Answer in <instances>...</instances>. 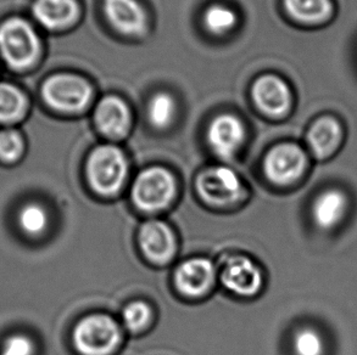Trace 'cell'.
Masks as SVG:
<instances>
[{
	"label": "cell",
	"instance_id": "obj_1",
	"mask_svg": "<svg viewBox=\"0 0 357 355\" xmlns=\"http://www.w3.org/2000/svg\"><path fill=\"white\" fill-rule=\"evenodd\" d=\"M39 50L38 36L27 21L14 17L0 26V54L10 68H29L38 58Z\"/></svg>",
	"mask_w": 357,
	"mask_h": 355
},
{
	"label": "cell",
	"instance_id": "obj_2",
	"mask_svg": "<svg viewBox=\"0 0 357 355\" xmlns=\"http://www.w3.org/2000/svg\"><path fill=\"white\" fill-rule=\"evenodd\" d=\"M127 175V161L120 149L112 145L99 146L88 161V178L96 191L112 195L119 191Z\"/></svg>",
	"mask_w": 357,
	"mask_h": 355
},
{
	"label": "cell",
	"instance_id": "obj_3",
	"mask_svg": "<svg viewBox=\"0 0 357 355\" xmlns=\"http://www.w3.org/2000/svg\"><path fill=\"white\" fill-rule=\"evenodd\" d=\"M120 331L116 322L105 315L83 319L73 332V342L84 355H107L116 348Z\"/></svg>",
	"mask_w": 357,
	"mask_h": 355
},
{
	"label": "cell",
	"instance_id": "obj_4",
	"mask_svg": "<svg viewBox=\"0 0 357 355\" xmlns=\"http://www.w3.org/2000/svg\"><path fill=\"white\" fill-rule=\"evenodd\" d=\"M42 95L54 110L78 112L88 105L92 89L84 79L77 76L56 74L44 83Z\"/></svg>",
	"mask_w": 357,
	"mask_h": 355
},
{
	"label": "cell",
	"instance_id": "obj_5",
	"mask_svg": "<svg viewBox=\"0 0 357 355\" xmlns=\"http://www.w3.org/2000/svg\"><path fill=\"white\" fill-rule=\"evenodd\" d=\"M176 192V182L162 168H150L140 173L132 189L135 205L144 211H158L169 205Z\"/></svg>",
	"mask_w": 357,
	"mask_h": 355
},
{
	"label": "cell",
	"instance_id": "obj_6",
	"mask_svg": "<svg viewBox=\"0 0 357 355\" xmlns=\"http://www.w3.org/2000/svg\"><path fill=\"white\" fill-rule=\"evenodd\" d=\"M198 191L205 201L213 205H228L237 201L241 195V182L232 169L216 167L200 174Z\"/></svg>",
	"mask_w": 357,
	"mask_h": 355
},
{
	"label": "cell",
	"instance_id": "obj_7",
	"mask_svg": "<svg viewBox=\"0 0 357 355\" xmlns=\"http://www.w3.org/2000/svg\"><path fill=\"white\" fill-rule=\"evenodd\" d=\"M306 168V156L299 146L283 144L271 150L265 161L266 175L272 182L285 185L298 180Z\"/></svg>",
	"mask_w": 357,
	"mask_h": 355
},
{
	"label": "cell",
	"instance_id": "obj_8",
	"mask_svg": "<svg viewBox=\"0 0 357 355\" xmlns=\"http://www.w3.org/2000/svg\"><path fill=\"white\" fill-rule=\"evenodd\" d=\"M245 130L243 123L232 115L218 116L210 125L208 144L222 159H231L244 141Z\"/></svg>",
	"mask_w": 357,
	"mask_h": 355
},
{
	"label": "cell",
	"instance_id": "obj_9",
	"mask_svg": "<svg viewBox=\"0 0 357 355\" xmlns=\"http://www.w3.org/2000/svg\"><path fill=\"white\" fill-rule=\"evenodd\" d=\"M252 95L257 107L272 117L284 116L291 104L289 88L275 76L260 78L254 86Z\"/></svg>",
	"mask_w": 357,
	"mask_h": 355
},
{
	"label": "cell",
	"instance_id": "obj_10",
	"mask_svg": "<svg viewBox=\"0 0 357 355\" xmlns=\"http://www.w3.org/2000/svg\"><path fill=\"white\" fill-rule=\"evenodd\" d=\"M222 283L239 296H252L260 290L262 275L250 260L245 257H232L223 269Z\"/></svg>",
	"mask_w": 357,
	"mask_h": 355
},
{
	"label": "cell",
	"instance_id": "obj_11",
	"mask_svg": "<svg viewBox=\"0 0 357 355\" xmlns=\"http://www.w3.org/2000/svg\"><path fill=\"white\" fill-rule=\"evenodd\" d=\"M104 11L114 29L127 36H139L146 29L144 10L135 0H105Z\"/></svg>",
	"mask_w": 357,
	"mask_h": 355
},
{
	"label": "cell",
	"instance_id": "obj_12",
	"mask_svg": "<svg viewBox=\"0 0 357 355\" xmlns=\"http://www.w3.org/2000/svg\"><path fill=\"white\" fill-rule=\"evenodd\" d=\"M139 244L146 257L159 263L169 260L176 250L174 234L162 221L145 223L139 231Z\"/></svg>",
	"mask_w": 357,
	"mask_h": 355
},
{
	"label": "cell",
	"instance_id": "obj_13",
	"mask_svg": "<svg viewBox=\"0 0 357 355\" xmlns=\"http://www.w3.org/2000/svg\"><path fill=\"white\" fill-rule=\"evenodd\" d=\"M130 111L116 96H107L100 101L96 111V123L102 134L119 139L127 134L130 128Z\"/></svg>",
	"mask_w": 357,
	"mask_h": 355
},
{
	"label": "cell",
	"instance_id": "obj_14",
	"mask_svg": "<svg viewBox=\"0 0 357 355\" xmlns=\"http://www.w3.org/2000/svg\"><path fill=\"white\" fill-rule=\"evenodd\" d=\"M215 278V270L211 262L203 258H195L184 262L176 273V283L181 292L197 297L208 291Z\"/></svg>",
	"mask_w": 357,
	"mask_h": 355
},
{
	"label": "cell",
	"instance_id": "obj_15",
	"mask_svg": "<svg viewBox=\"0 0 357 355\" xmlns=\"http://www.w3.org/2000/svg\"><path fill=\"white\" fill-rule=\"evenodd\" d=\"M75 0H37L33 5L34 17L48 29H60L73 24L78 17Z\"/></svg>",
	"mask_w": 357,
	"mask_h": 355
},
{
	"label": "cell",
	"instance_id": "obj_16",
	"mask_svg": "<svg viewBox=\"0 0 357 355\" xmlns=\"http://www.w3.org/2000/svg\"><path fill=\"white\" fill-rule=\"evenodd\" d=\"M343 139V129L338 120L326 117L317 120L307 134L311 151L319 159H327L338 149Z\"/></svg>",
	"mask_w": 357,
	"mask_h": 355
},
{
	"label": "cell",
	"instance_id": "obj_17",
	"mask_svg": "<svg viewBox=\"0 0 357 355\" xmlns=\"http://www.w3.org/2000/svg\"><path fill=\"white\" fill-rule=\"evenodd\" d=\"M348 200L343 192L331 189L322 192L314 203V221L321 229L329 230L338 226L347 212Z\"/></svg>",
	"mask_w": 357,
	"mask_h": 355
},
{
	"label": "cell",
	"instance_id": "obj_18",
	"mask_svg": "<svg viewBox=\"0 0 357 355\" xmlns=\"http://www.w3.org/2000/svg\"><path fill=\"white\" fill-rule=\"evenodd\" d=\"M288 14L305 24H324L333 15L331 0H284Z\"/></svg>",
	"mask_w": 357,
	"mask_h": 355
},
{
	"label": "cell",
	"instance_id": "obj_19",
	"mask_svg": "<svg viewBox=\"0 0 357 355\" xmlns=\"http://www.w3.org/2000/svg\"><path fill=\"white\" fill-rule=\"evenodd\" d=\"M27 110V99L17 88L0 83V123H13L22 118Z\"/></svg>",
	"mask_w": 357,
	"mask_h": 355
},
{
	"label": "cell",
	"instance_id": "obj_20",
	"mask_svg": "<svg viewBox=\"0 0 357 355\" xmlns=\"http://www.w3.org/2000/svg\"><path fill=\"white\" fill-rule=\"evenodd\" d=\"M237 16L233 10L221 4L211 5L204 15V24L213 34H225L236 26Z\"/></svg>",
	"mask_w": 357,
	"mask_h": 355
},
{
	"label": "cell",
	"instance_id": "obj_21",
	"mask_svg": "<svg viewBox=\"0 0 357 355\" xmlns=\"http://www.w3.org/2000/svg\"><path fill=\"white\" fill-rule=\"evenodd\" d=\"M176 105L169 94L160 93L150 100L148 117L150 123L156 128H166L174 120Z\"/></svg>",
	"mask_w": 357,
	"mask_h": 355
},
{
	"label": "cell",
	"instance_id": "obj_22",
	"mask_svg": "<svg viewBox=\"0 0 357 355\" xmlns=\"http://www.w3.org/2000/svg\"><path fill=\"white\" fill-rule=\"evenodd\" d=\"M19 223L27 235L38 236L48 226V216L43 207L37 203H29L20 212Z\"/></svg>",
	"mask_w": 357,
	"mask_h": 355
},
{
	"label": "cell",
	"instance_id": "obj_23",
	"mask_svg": "<svg viewBox=\"0 0 357 355\" xmlns=\"http://www.w3.org/2000/svg\"><path fill=\"white\" fill-rule=\"evenodd\" d=\"M24 144L19 132L4 130L0 133V159L4 164H14L24 154Z\"/></svg>",
	"mask_w": 357,
	"mask_h": 355
},
{
	"label": "cell",
	"instance_id": "obj_24",
	"mask_svg": "<svg viewBox=\"0 0 357 355\" xmlns=\"http://www.w3.org/2000/svg\"><path fill=\"white\" fill-rule=\"evenodd\" d=\"M294 352L296 355H324V340L312 329H301L294 338Z\"/></svg>",
	"mask_w": 357,
	"mask_h": 355
},
{
	"label": "cell",
	"instance_id": "obj_25",
	"mask_svg": "<svg viewBox=\"0 0 357 355\" xmlns=\"http://www.w3.org/2000/svg\"><path fill=\"white\" fill-rule=\"evenodd\" d=\"M150 309L145 303H130L123 312L126 326L132 331H138L149 322Z\"/></svg>",
	"mask_w": 357,
	"mask_h": 355
},
{
	"label": "cell",
	"instance_id": "obj_26",
	"mask_svg": "<svg viewBox=\"0 0 357 355\" xmlns=\"http://www.w3.org/2000/svg\"><path fill=\"white\" fill-rule=\"evenodd\" d=\"M34 346L29 337L14 335L6 338L0 355H33Z\"/></svg>",
	"mask_w": 357,
	"mask_h": 355
}]
</instances>
